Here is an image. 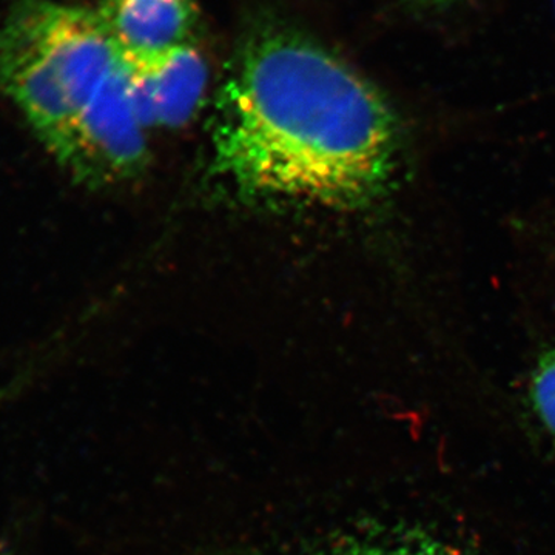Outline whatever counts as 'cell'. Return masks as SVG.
Here are the masks:
<instances>
[{
    "instance_id": "cell-4",
    "label": "cell",
    "mask_w": 555,
    "mask_h": 555,
    "mask_svg": "<svg viewBox=\"0 0 555 555\" xmlns=\"http://www.w3.org/2000/svg\"><path fill=\"white\" fill-rule=\"evenodd\" d=\"M0 90L20 105L51 153L68 137L76 113L40 50L21 2L0 27Z\"/></svg>"
},
{
    "instance_id": "cell-10",
    "label": "cell",
    "mask_w": 555,
    "mask_h": 555,
    "mask_svg": "<svg viewBox=\"0 0 555 555\" xmlns=\"http://www.w3.org/2000/svg\"><path fill=\"white\" fill-rule=\"evenodd\" d=\"M126 2V0H102V3H118Z\"/></svg>"
},
{
    "instance_id": "cell-8",
    "label": "cell",
    "mask_w": 555,
    "mask_h": 555,
    "mask_svg": "<svg viewBox=\"0 0 555 555\" xmlns=\"http://www.w3.org/2000/svg\"><path fill=\"white\" fill-rule=\"evenodd\" d=\"M532 404L555 441V350L540 360L532 377Z\"/></svg>"
},
{
    "instance_id": "cell-9",
    "label": "cell",
    "mask_w": 555,
    "mask_h": 555,
    "mask_svg": "<svg viewBox=\"0 0 555 555\" xmlns=\"http://www.w3.org/2000/svg\"><path fill=\"white\" fill-rule=\"evenodd\" d=\"M418 2L430 3V5H437V3H447L449 0H418Z\"/></svg>"
},
{
    "instance_id": "cell-2",
    "label": "cell",
    "mask_w": 555,
    "mask_h": 555,
    "mask_svg": "<svg viewBox=\"0 0 555 555\" xmlns=\"http://www.w3.org/2000/svg\"><path fill=\"white\" fill-rule=\"evenodd\" d=\"M144 129L134 102L129 65L120 51L118 65L80 109L68 137L53 155L86 184L124 181L137 177L147 166Z\"/></svg>"
},
{
    "instance_id": "cell-6",
    "label": "cell",
    "mask_w": 555,
    "mask_h": 555,
    "mask_svg": "<svg viewBox=\"0 0 555 555\" xmlns=\"http://www.w3.org/2000/svg\"><path fill=\"white\" fill-rule=\"evenodd\" d=\"M120 51L156 53L188 43L196 25L192 0H126L98 10Z\"/></svg>"
},
{
    "instance_id": "cell-1",
    "label": "cell",
    "mask_w": 555,
    "mask_h": 555,
    "mask_svg": "<svg viewBox=\"0 0 555 555\" xmlns=\"http://www.w3.org/2000/svg\"><path fill=\"white\" fill-rule=\"evenodd\" d=\"M221 100L215 169L241 195L356 210L392 182L400 134L389 104L301 33H255Z\"/></svg>"
},
{
    "instance_id": "cell-7",
    "label": "cell",
    "mask_w": 555,
    "mask_h": 555,
    "mask_svg": "<svg viewBox=\"0 0 555 555\" xmlns=\"http://www.w3.org/2000/svg\"><path fill=\"white\" fill-rule=\"evenodd\" d=\"M299 555H469L433 537L393 534L358 537Z\"/></svg>"
},
{
    "instance_id": "cell-3",
    "label": "cell",
    "mask_w": 555,
    "mask_h": 555,
    "mask_svg": "<svg viewBox=\"0 0 555 555\" xmlns=\"http://www.w3.org/2000/svg\"><path fill=\"white\" fill-rule=\"evenodd\" d=\"M22 2L40 50L78 116L118 65V42L100 11L49 0Z\"/></svg>"
},
{
    "instance_id": "cell-5",
    "label": "cell",
    "mask_w": 555,
    "mask_h": 555,
    "mask_svg": "<svg viewBox=\"0 0 555 555\" xmlns=\"http://www.w3.org/2000/svg\"><path fill=\"white\" fill-rule=\"evenodd\" d=\"M130 69L138 113L145 127L184 126L207 89L208 68L192 43L147 54L124 53Z\"/></svg>"
}]
</instances>
